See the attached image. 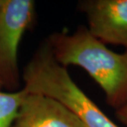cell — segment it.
Wrapping results in <instances>:
<instances>
[{
    "mask_svg": "<svg viewBox=\"0 0 127 127\" xmlns=\"http://www.w3.org/2000/svg\"><path fill=\"white\" fill-rule=\"evenodd\" d=\"M45 40L60 64L79 66L95 80L111 107L127 103V51L113 52L83 27L72 34L54 32Z\"/></svg>",
    "mask_w": 127,
    "mask_h": 127,
    "instance_id": "6da1fadb",
    "label": "cell"
},
{
    "mask_svg": "<svg viewBox=\"0 0 127 127\" xmlns=\"http://www.w3.org/2000/svg\"><path fill=\"white\" fill-rule=\"evenodd\" d=\"M22 79L26 92L55 99L87 127H119L76 84L67 68L55 58L46 40L25 65Z\"/></svg>",
    "mask_w": 127,
    "mask_h": 127,
    "instance_id": "7a4b0ae2",
    "label": "cell"
},
{
    "mask_svg": "<svg viewBox=\"0 0 127 127\" xmlns=\"http://www.w3.org/2000/svg\"><path fill=\"white\" fill-rule=\"evenodd\" d=\"M32 0H3L0 9V81L7 92L20 87L18 48L24 33L35 22Z\"/></svg>",
    "mask_w": 127,
    "mask_h": 127,
    "instance_id": "3957f363",
    "label": "cell"
},
{
    "mask_svg": "<svg viewBox=\"0 0 127 127\" xmlns=\"http://www.w3.org/2000/svg\"><path fill=\"white\" fill-rule=\"evenodd\" d=\"M78 8L86 16L93 36L127 51V0H83Z\"/></svg>",
    "mask_w": 127,
    "mask_h": 127,
    "instance_id": "277c9868",
    "label": "cell"
},
{
    "mask_svg": "<svg viewBox=\"0 0 127 127\" xmlns=\"http://www.w3.org/2000/svg\"><path fill=\"white\" fill-rule=\"evenodd\" d=\"M12 127L87 126L55 99L26 92Z\"/></svg>",
    "mask_w": 127,
    "mask_h": 127,
    "instance_id": "5b68a950",
    "label": "cell"
},
{
    "mask_svg": "<svg viewBox=\"0 0 127 127\" xmlns=\"http://www.w3.org/2000/svg\"><path fill=\"white\" fill-rule=\"evenodd\" d=\"M25 93L23 88L16 92L0 90V127H12Z\"/></svg>",
    "mask_w": 127,
    "mask_h": 127,
    "instance_id": "8992f818",
    "label": "cell"
},
{
    "mask_svg": "<svg viewBox=\"0 0 127 127\" xmlns=\"http://www.w3.org/2000/svg\"><path fill=\"white\" fill-rule=\"evenodd\" d=\"M116 116L119 121L127 126V103L116 110Z\"/></svg>",
    "mask_w": 127,
    "mask_h": 127,
    "instance_id": "52a82bcc",
    "label": "cell"
},
{
    "mask_svg": "<svg viewBox=\"0 0 127 127\" xmlns=\"http://www.w3.org/2000/svg\"><path fill=\"white\" fill-rule=\"evenodd\" d=\"M3 88H2V83L1 81H0V90H2Z\"/></svg>",
    "mask_w": 127,
    "mask_h": 127,
    "instance_id": "ba28073f",
    "label": "cell"
},
{
    "mask_svg": "<svg viewBox=\"0 0 127 127\" xmlns=\"http://www.w3.org/2000/svg\"><path fill=\"white\" fill-rule=\"evenodd\" d=\"M2 1H3V0H0V9H1V7H2Z\"/></svg>",
    "mask_w": 127,
    "mask_h": 127,
    "instance_id": "9c48e42d",
    "label": "cell"
}]
</instances>
